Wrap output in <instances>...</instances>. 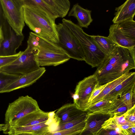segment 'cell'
Masks as SVG:
<instances>
[{
	"label": "cell",
	"instance_id": "6da1fadb",
	"mask_svg": "<svg viewBox=\"0 0 135 135\" xmlns=\"http://www.w3.org/2000/svg\"><path fill=\"white\" fill-rule=\"evenodd\" d=\"M27 46L37 50L36 61L40 67L56 66L69 60L70 58L56 43L30 32L27 41Z\"/></svg>",
	"mask_w": 135,
	"mask_h": 135
},
{
	"label": "cell",
	"instance_id": "7a4b0ae2",
	"mask_svg": "<svg viewBox=\"0 0 135 135\" xmlns=\"http://www.w3.org/2000/svg\"><path fill=\"white\" fill-rule=\"evenodd\" d=\"M23 10L25 22L31 30L52 42H58L55 20L45 11L34 6L23 5Z\"/></svg>",
	"mask_w": 135,
	"mask_h": 135
},
{
	"label": "cell",
	"instance_id": "3957f363",
	"mask_svg": "<svg viewBox=\"0 0 135 135\" xmlns=\"http://www.w3.org/2000/svg\"><path fill=\"white\" fill-rule=\"evenodd\" d=\"M62 23L67 26L79 41L85 56L84 61L92 68L98 67L107 56L100 50L91 37L78 25L63 18Z\"/></svg>",
	"mask_w": 135,
	"mask_h": 135
},
{
	"label": "cell",
	"instance_id": "277c9868",
	"mask_svg": "<svg viewBox=\"0 0 135 135\" xmlns=\"http://www.w3.org/2000/svg\"><path fill=\"white\" fill-rule=\"evenodd\" d=\"M135 69V63L133 61L109 63L104 60L98 67L94 74L97 78L98 85H103L114 80Z\"/></svg>",
	"mask_w": 135,
	"mask_h": 135
},
{
	"label": "cell",
	"instance_id": "5b68a950",
	"mask_svg": "<svg viewBox=\"0 0 135 135\" xmlns=\"http://www.w3.org/2000/svg\"><path fill=\"white\" fill-rule=\"evenodd\" d=\"M37 50L34 48L27 46L25 50L16 60L0 69L8 73L14 75L26 74L40 68L35 58Z\"/></svg>",
	"mask_w": 135,
	"mask_h": 135
},
{
	"label": "cell",
	"instance_id": "8992f818",
	"mask_svg": "<svg viewBox=\"0 0 135 135\" xmlns=\"http://www.w3.org/2000/svg\"><path fill=\"white\" fill-rule=\"evenodd\" d=\"M59 41L56 44L70 58L84 61L85 56L78 40L69 29L63 23L56 25Z\"/></svg>",
	"mask_w": 135,
	"mask_h": 135
},
{
	"label": "cell",
	"instance_id": "52a82bcc",
	"mask_svg": "<svg viewBox=\"0 0 135 135\" xmlns=\"http://www.w3.org/2000/svg\"><path fill=\"white\" fill-rule=\"evenodd\" d=\"M40 109L37 102L32 97H19L9 104L5 114V124L8 127L19 119Z\"/></svg>",
	"mask_w": 135,
	"mask_h": 135
},
{
	"label": "cell",
	"instance_id": "ba28073f",
	"mask_svg": "<svg viewBox=\"0 0 135 135\" xmlns=\"http://www.w3.org/2000/svg\"><path fill=\"white\" fill-rule=\"evenodd\" d=\"M6 20L17 35H23L25 26L23 10V0H0Z\"/></svg>",
	"mask_w": 135,
	"mask_h": 135
},
{
	"label": "cell",
	"instance_id": "9c48e42d",
	"mask_svg": "<svg viewBox=\"0 0 135 135\" xmlns=\"http://www.w3.org/2000/svg\"><path fill=\"white\" fill-rule=\"evenodd\" d=\"M98 84V79L94 74L85 78L78 82L72 97L74 103L79 109L86 111L88 108L89 100L92 92Z\"/></svg>",
	"mask_w": 135,
	"mask_h": 135
},
{
	"label": "cell",
	"instance_id": "30bf717a",
	"mask_svg": "<svg viewBox=\"0 0 135 135\" xmlns=\"http://www.w3.org/2000/svg\"><path fill=\"white\" fill-rule=\"evenodd\" d=\"M59 124V122L55 117L48 121L34 125L9 127L3 131V133L8 135L23 133L41 135L46 132L54 131Z\"/></svg>",
	"mask_w": 135,
	"mask_h": 135
},
{
	"label": "cell",
	"instance_id": "8fae6325",
	"mask_svg": "<svg viewBox=\"0 0 135 135\" xmlns=\"http://www.w3.org/2000/svg\"><path fill=\"white\" fill-rule=\"evenodd\" d=\"M55 111L45 112L40 109L19 119L10 124L7 128L31 126L48 121L54 117Z\"/></svg>",
	"mask_w": 135,
	"mask_h": 135
},
{
	"label": "cell",
	"instance_id": "7c38bea8",
	"mask_svg": "<svg viewBox=\"0 0 135 135\" xmlns=\"http://www.w3.org/2000/svg\"><path fill=\"white\" fill-rule=\"evenodd\" d=\"M87 113L84 128L78 135H97L104 122L110 117L109 114Z\"/></svg>",
	"mask_w": 135,
	"mask_h": 135
},
{
	"label": "cell",
	"instance_id": "4fadbf2b",
	"mask_svg": "<svg viewBox=\"0 0 135 135\" xmlns=\"http://www.w3.org/2000/svg\"><path fill=\"white\" fill-rule=\"evenodd\" d=\"M46 71L44 67L30 73L22 75L19 79L10 84L0 93L8 92L18 89L29 86L35 82Z\"/></svg>",
	"mask_w": 135,
	"mask_h": 135
},
{
	"label": "cell",
	"instance_id": "5bb4252c",
	"mask_svg": "<svg viewBox=\"0 0 135 135\" xmlns=\"http://www.w3.org/2000/svg\"><path fill=\"white\" fill-rule=\"evenodd\" d=\"M87 114V111L79 109L74 103H68L59 108L55 116L60 124L71 121Z\"/></svg>",
	"mask_w": 135,
	"mask_h": 135
},
{
	"label": "cell",
	"instance_id": "9a60e30c",
	"mask_svg": "<svg viewBox=\"0 0 135 135\" xmlns=\"http://www.w3.org/2000/svg\"><path fill=\"white\" fill-rule=\"evenodd\" d=\"M24 38L23 35H17L13 30L10 36L4 38L0 47V56H9L16 54V50L21 45Z\"/></svg>",
	"mask_w": 135,
	"mask_h": 135
},
{
	"label": "cell",
	"instance_id": "2e32d148",
	"mask_svg": "<svg viewBox=\"0 0 135 135\" xmlns=\"http://www.w3.org/2000/svg\"><path fill=\"white\" fill-rule=\"evenodd\" d=\"M116 12L112 20L114 24L134 18L135 14V0H127L120 6L116 7Z\"/></svg>",
	"mask_w": 135,
	"mask_h": 135
},
{
	"label": "cell",
	"instance_id": "e0dca14e",
	"mask_svg": "<svg viewBox=\"0 0 135 135\" xmlns=\"http://www.w3.org/2000/svg\"><path fill=\"white\" fill-rule=\"evenodd\" d=\"M108 37L118 46L128 49L135 47V40L128 37L122 33L117 24L110 26Z\"/></svg>",
	"mask_w": 135,
	"mask_h": 135
},
{
	"label": "cell",
	"instance_id": "ac0fdd59",
	"mask_svg": "<svg viewBox=\"0 0 135 135\" xmlns=\"http://www.w3.org/2000/svg\"><path fill=\"white\" fill-rule=\"evenodd\" d=\"M91 12V11L83 8L77 3L73 5L69 12L68 16L76 18L79 26L81 28H88L93 21Z\"/></svg>",
	"mask_w": 135,
	"mask_h": 135
},
{
	"label": "cell",
	"instance_id": "d6986e66",
	"mask_svg": "<svg viewBox=\"0 0 135 135\" xmlns=\"http://www.w3.org/2000/svg\"><path fill=\"white\" fill-rule=\"evenodd\" d=\"M134 87L135 73L117 86L102 100L118 98Z\"/></svg>",
	"mask_w": 135,
	"mask_h": 135
},
{
	"label": "cell",
	"instance_id": "ffe728a7",
	"mask_svg": "<svg viewBox=\"0 0 135 135\" xmlns=\"http://www.w3.org/2000/svg\"><path fill=\"white\" fill-rule=\"evenodd\" d=\"M58 18H63L68 14L70 3L68 0H44Z\"/></svg>",
	"mask_w": 135,
	"mask_h": 135
},
{
	"label": "cell",
	"instance_id": "44dd1931",
	"mask_svg": "<svg viewBox=\"0 0 135 135\" xmlns=\"http://www.w3.org/2000/svg\"><path fill=\"white\" fill-rule=\"evenodd\" d=\"M91 37L100 50L107 57L118 46L108 36L97 35H91Z\"/></svg>",
	"mask_w": 135,
	"mask_h": 135
},
{
	"label": "cell",
	"instance_id": "7402d4cb",
	"mask_svg": "<svg viewBox=\"0 0 135 135\" xmlns=\"http://www.w3.org/2000/svg\"><path fill=\"white\" fill-rule=\"evenodd\" d=\"M135 73L134 72L127 73L118 78L108 83L102 91L89 103L88 108L101 100L104 97L109 93L117 86Z\"/></svg>",
	"mask_w": 135,
	"mask_h": 135
},
{
	"label": "cell",
	"instance_id": "603a6c76",
	"mask_svg": "<svg viewBox=\"0 0 135 135\" xmlns=\"http://www.w3.org/2000/svg\"><path fill=\"white\" fill-rule=\"evenodd\" d=\"M135 125L121 126L116 121L113 117H110L105 121L102 126V128L114 130L122 135H132L129 131L130 128Z\"/></svg>",
	"mask_w": 135,
	"mask_h": 135
},
{
	"label": "cell",
	"instance_id": "cb8c5ba5",
	"mask_svg": "<svg viewBox=\"0 0 135 135\" xmlns=\"http://www.w3.org/2000/svg\"><path fill=\"white\" fill-rule=\"evenodd\" d=\"M128 110L126 105L118 98L113 103L108 107L102 110L101 113L109 114L110 117L120 116L125 113Z\"/></svg>",
	"mask_w": 135,
	"mask_h": 135
},
{
	"label": "cell",
	"instance_id": "d4e9b609",
	"mask_svg": "<svg viewBox=\"0 0 135 135\" xmlns=\"http://www.w3.org/2000/svg\"><path fill=\"white\" fill-rule=\"evenodd\" d=\"M133 18L117 24L120 31L128 37L135 40V21Z\"/></svg>",
	"mask_w": 135,
	"mask_h": 135
},
{
	"label": "cell",
	"instance_id": "484cf974",
	"mask_svg": "<svg viewBox=\"0 0 135 135\" xmlns=\"http://www.w3.org/2000/svg\"><path fill=\"white\" fill-rule=\"evenodd\" d=\"M23 5L34 6L41 9L55 20L58 18L44 0H23Z\"/></svg>",
	"mask_w": 135,
	"mask_h": 135
},
{
	"label": "cell",
	"instance_id": "4316f807",
	"mask_svg": "<svg viewBox=\"0 0 135 135\" xmlns=\"http://www.w3.org/2000/svg\"><path fill=\"white\" fill-rule=\"evenodd\" d=\"M85 123V121L70 128L56 132H47L41 135H78L83 130Z\"/></svg>",
	"mask_w": 135,
	"mask_h": 135
},
{
	"label": "cell",
	"instance_id": "83f0119b",
	"mask_svg": "<svg viewBox=\"0 0 135 135\" xmlns=\"http://www.w3.org/2000/svg\"><path fill=\"white\" fill-rule=\"evenodd\" d=\"M21 75H14L8 73L0 69V93L5 88L19 79Z\"/></svg>",
	"mask_w": 135,
	"mask_h": 135
},
{
	"label": "cell",
	"instance_id": "f1b7e54d",
	"mask_svg": "<svg viewBox=\"0 0 135 135\" xmlns=\"http://www.w3.org/2000/svg\"><path fill=\"white\" fill-rule=\"evenodd\" d=\"M117 98L102 100L89 107L86 111L91 113L99 112L111 105Z\"/></svg>",
	"mask_w": 135,
	"mask_h": 135
},
{
	"label": "cell",
	"instance_id": "f546056e",
	"mask_svg": "<svg viewBox=\"0 0 135 135\" xmlns=\"http://www.w3.org/2000/svg\"><path fill=\"white\" fill-rule=\"evenodd\" d=\"M118 98L126 105L128 110L130 109L135 105V87Z\"/></svg>",
	"mask_w": 135,
	"mask_h": 135
},
{
	"label": "cell",
	"instance_id": "4dcf8cb0",
	"mask_svg": "<svg viewBox=\"0 0 135 135\" xmlns=\"http://www.w3.org/2000/svg\"><path fill=\"white\" fill-rule=\"evenodd\" d=\"M88 114L70 122L59 124L54 132L64 130L72 128L85 121Z\"/></svg>",
	"mask_w": 135,
	"mask_h": 135
},
{
	"label": "cell",
	"instance_id": "1f68e13d",
	"mask_svg": "<svg viewBox=\"0 0 135 135\" xmlns=\"http://www.w3.org/2000/svg\"><path fill=\"white\" fill-rule=\"evenodd\" d=\"M21 51H20L16 54L9 56H0V69L8 65L15 61L20 55Z\"/></svg>",
	"mask_w": 135,
	"mask_h": 135
},
{
	"label": "cell",
	"instance_id": "d6a6232c",
	"mask_svg": "<svg viewBox=\"0 0 135 135\" xmlns=\"http://www.w3.org/2000/svg\"><path fill=\"white\" fill-rule=\"evenodd\" d=\"M123 115L126 121L135 124V105L132 108L128 110Z\"/></svg>",
	"mask_w": 135,
	"mask_h": 135
},
{
	"label": "cell",
	"instance_id": "836d02e7",
	"mask_svg": "<svg viewBox=\"0 0 135 135\" xmlns=\"http://www.w3.org/2000/svg\"><path fill=\"white\" fill-rule=\"evenodd\" d=\"M108 83L103 85H99L98 84L95 86L89 100L88 104L102 91Z\"/></svg>",
	"mask_w": 135,
	"mask_h": 135
},
{
	"label": "cell",
	"instance_id": "e575fe53",
	"mask_svg": "<svg viewBox=\"0 0 135 135\" xmlns=\"http://www.w3.org/2000/svg\"><path fill=\"white\" fill-rule=\"evenodd\" d=\"M8 25L5 16L0 0V26L2 29Z\"/></svg>",
	"mask_w": 135,
	"mask_h": 135
},
{
	"label": "cell",
	"instance_id": "d590c367",
	"mask_svg": "<svg viewBox=\"0 0 135 135\" xmlns=\"http://www.w3.org/2000/svg\"><path fill=\"white\" fill-rule=\"evenodd\" d=\"M97 135H122L116 131L110 129L101 128L98 132Z\"/></svg>",
	"mask_w": 135,
	"mask_h": 135
},
{
	"label": "cell",
	"instance_id": "8d00e7d4",
	"mask_svg": "<svg viewBox=\"0 0 135 135\" xmlns=\"http://www.w3.org/2000/svg\"><path fill=\"white\" fill-rule=\"evenodd\" d=\"M3 40L4 38L3 32L2 29L0 26V47Z\"/></svg>",
	"mask_w": 135,
	"mask_h": 135
},
{
	"label": "cell",
	"instance_id": "74e56055",
	"mask_svg": "<svg viewBox=\"0 0 135 135\" xmlns=\"http://www.w3.org/2000/svg\"><path fill=\"white\" fill-rule=\"evenodd\" d=\"M7 125L5 124H0V131H4L7 128Z\"/></svg>",
	"mask_w": 135,
	"mask_h": 135
},
{
	"label": "cell",
	"instance_id": "f35d334b",
	"mask_svg": "<svg viewBox=\"0 0 135 135\" xmlns=\"http://www.w3.org/2000/svg\"><path fill=\"white\" fill-rule=\"evenodd\" d=\"M33 134L31 133H20L14 134L12 135H31Z\"/></svg>",
	"mask_w": 135,
	"mask_h": 135
},
{
	"label": "cell",
	"instance_id": "ab89813d",
	"mask_svg": "<svg viewBox=\"0 0 135 135\" xmlns=\"http://www.w3.org/2000/svg\"><path fill=\"white\" fill-rule=\"evenodd\" d=\"M34 135V134H32V135Z\"/></svg>",
	"mask_w": 135,
	"mask_h": 135
}]
</instances>
